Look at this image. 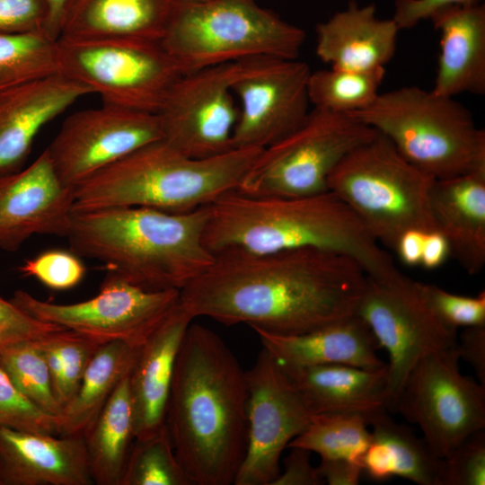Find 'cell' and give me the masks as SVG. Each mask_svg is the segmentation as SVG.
Listing matches in <instances>:
<instances>
[{"label": "cell", "instance_id": "cell-14", "mask_svg": "<svg viewBox=\"0 0 485 485\" xmlns=\"http://www.w3.org/2000/svg\"><path fill=\"white\" fill-rule=\"evenodd\" d=\"M259 58L181 75L156 113L163 139L195 158L213 157L232 150L239 115L233 84Z\"/></svg>", "mask_w": 485, "mask_h": 485}, {"label": "cell", "instance_id": "cell-49", "mask_svg": "<svg viewBox=\"0 0 485 485\" xmlns=\"http://www.w3.org/2000/svg\"><path fill=\"white\" fill-rule=\"evenodd\" d=\"M47 8L45 33L53 40H58L60 22L68 0H44Z\"/></svg>", "mask_w": 485, "mask_h": 485}, {"label": "cell", "instance_id": "cell-2", "mask_svg": "<svg viewBox=\"0 0 485 485\" xmlns=\"http://www.w3.org/2000/svg\"><path fill=\"white\" fill-rule=\"evenodd\" d=\"M165 424L191 485L234 484L247 443V386L224 340L190 323L177 355Z\"/></svg>", "mask_w": 485, "mask_h": 485}, {"label": "cell", "instance_id": "cell-34", "mask_svg": "<svg viewBox=\"0 0 485 485\" xmlns=\"http://www.w3.org/2000/svg\"><path fill=\"white\" fill-rule=\"evenodd\" d=\"M0 369L31 404L56 419L59 417L62 408L54 395L48 366L39 340L15 343L1 349Z\"/></svg>", "mask_w": 485, "mask_h": 485}, {"label": "cell", "instance_id": "cell-37", "mask_svg": "<svg viewBox=\"0 0 485 485\" xmlns=\"http://www.w3.org/2000/svg\"><path fill=\"white\" fill-rule=\"evenodd\" d=\"M485 484V429L468 436L441 458L438 485Z\"/></svg>", "mask_w": 485, "mask_h": 485}, {"label": "cell", "instance_id": "cell-9", "mask_svg": "<svg viewBox=\"0 0 485 485\" xmlns=\"http://www.w3.org/2000/svg\"><path fill=\"white\" fill-rule=\"evenodd\" d=\"M377 133L351 114L313 108L294 131L260 152L236 190L255 197L325 192L336 166Z\"/></svg>", "mask_w": 485, "mask_h": 485}, {"label": "cell", "instance_id": "cell-46", "mask_svg": "<svg viewBox=\"0 0 485 485\" xmlns=\"http://www.w3.org/2000/svg\"><path fill=\"white\" fill-rule=\"evenodd\" d=\"M317 469L329 485H357L363 474L361 463L347 458L321 459Z\"/></svg>", "mask_w": 485, "mask_h": 485}, {"label": "cell", "instance_id": "cell-18", "mask_svg": "<svg viewBox=\"0 0 485 485\" xmlns=\"http://www.w3.org/2000/svg\"><path fill=\"white\" fill-rule=\"evenodd\" d=\"M74 200L46 149L30 165L0 175V249L16 251L35 234L66 237Z\"/></svg>", "mask_w": 485, "mask_h": 485}, {"label": "cell", "instance_id": "cell-10", "mask_svg": "<svg viewBox=\"0 0 485 485\" xmlns=\"http://www.w3.org/2000/svg\"><path fill=\"white\" fill-rule=\"evenodd\" d=\"M57 71L102 103L152 113L182 75L160 41L135 39L59 38Z\"/></svg>", "mask_w": 485, "mask_h": 485}, {"label": "cell", "instance_id": "cell-6", "mask_svg": "<svg viewBox=\"0 0 485 485\" xmlns=\"http://www.w3.org/2000/svg\"><path fill=\"white\" fill-rule=\"evenodd\" d=\"M351 115L435 180L485 168V131L454 97L402 86L380 93L371 106Z\"/></svg>", "mask_w": 485, "mask_h": 485}, {"label": "cell", "instance_id": "cell-28", "mask_svg": "<svg viewBox=\"0 0 485 485\" xmlns=\"http://www.w3.org/2000/svg\"><path fill=\"white\" fill-rule=\"evenodd\" d=\"M129 375L125 377L83 435L93 483L121 485L136 440Z\"/></svg>", "mask_w": 485, "mask_h": 485}, {"label": "cell", "instance_id": "cell-47", "mask_svg": "<svg viewBox=\"0 0 485 485\" xmlns=\"http://www.w3.org/2000/svg\"><path fill=\"white\" fill-rule=\"evenodd\" d=\"M450 255L445 238L437 231L425 234L420 264L433 269L442 265Z\"/></svg>", "mask_w": 485, "mask_h": 485}, {"label": "cell", "instance_id": "cell-12", "mask_svg": "<svg viewBox=\"0 0 485 485\" xmlns=\"http://www.w3.org/2000/svg\"><path fill=\"white\" fill-rule=\"evenodd\" d=\"M460 360L455 346L424 356L407 376L394 407L393 412L419 426L439 458L485 429V385L463 375Z\"/></svg>", "mask_w": 485, "mask_h": 485}, {"label": "cell", "instance_id": "cell-5", "mask_svg": "<svg viewBox=\"0 0 485 485\" xmlns=\"http://www.w3.org/2000/svg\"><path fill=\"white\" fill-rule=\"evenodd\" d=\"M261 150L235 147L213 157L195 158L162 138L75 187L73 211L143 207L178 213L207 206L238 189Z\"/></svg>", "mask_w": 485, "mask_h": 485}, {"label": "cell", "instance_id": "cell-15", "mask_svg": "<svg viewBox=\"0 0 485 485\" xmlns=\"http://www.w3.org/2000/svg\"><path fill=\"white\" fill-rule=\"evenodd\" d=\"M245 378L247 443L234 484L271 485L280 472L283 451L307 428L313 413L265 348Z\"/></svg>", "mask_w": 485, "mask_h": 485}, {"label": "cell", "instance_id": "cell-11", "mask_svg": "<svg viewBox=\"0 0 485 485\" xmlns=\"http://www.w3.org/2000/svg\"><path fill=\"white\" fill-rule=\"evenodd\" d=\"M356 313L388 354L386 404L393 412L414 366L426 355L455 346L457 330L443 323L426 303L419 282L400 270L384 278L367 276Z\"/></svg>", "mask_w": 485, "mask_h": 485}, {"label": "cell", "instance_id": "cell-29", "mask_svg": "<svg viewBox=\"0 0 485 485\" xmlns=\"http://www.w3.org/2000/svg\"><path fill=\"white\" fill-rule=\"evenodd\" d=\"M139 348L119 340L99 346L76 392L57 419L58 435H84L119 383L129 375Z\"/></svg>", "mask_w": 485, "mask_h": 485}, {"label": "cell", "instance_id": "cell-21", "mask_svg": "<svg viewBox=\"0 0 485 485\" xmlns=\"http://www.w3.org/2000/svg\"><path fill=\"white\" fill-rule=\"evenodd\" d=\"M193 319L179 300L139 348L128 377L136 439L165 425L177 355Z\"/></svg>", "mask_w": 485, "mask_h": 485}, {"label": "cell", "instance_id": "cell-3", "mask_svg": "<svg viewBox=\"0 0 485 485\" xmlns=\"http://www.w3.org/2000/svg\"><path fill=\"white\" fill-rule=\"evenodd\" d=\"M203 240L213 253L319 248L356 260L368 277L395 273L390 255L334 193L255 197L227 192L208 206Z\"/></svg>", "mask_w": 485, "mask_h": 485}, {"label": "cell", "instance_id": "cell-20", "mask_svg": "<svg viewBox=\"0 0 485 485\" xmlns=\"http://www.w3.org/2000/svg\"><path fill=\"white\" fill-rule=\"evenodd\" d=\"M83 436L0 428V485H92Z\"/></svg>", "mask_w": 485, "mask_h": 485}, {"label": "cell", "instance_id": "cell-38", "mask_svg": "<svg viewBox=\"0 0 485 485\" xmlns=\"http://www.w3.org/2000/svg\"><path fill=\"white\" fill-rule=\"evenodd\" d=\"M419 288L429 308L448 327L457 330L485 325L484 291L475 296H467L420 282Z\"/></svg>", "mask_w": 485, "mask_h": 485}, {"label": "cell", "instance_id": "cell-26", "mask_svg": "<svg viewBox=\"0 0 485 485\" xmlns=\"http://www.w3.org/2000/svg\"><path fill=\"white\" fill-rule=\"evenodd\" d=\"M181 2L68 0L61 17L59 38L161 41Z\"/></svg>", "mask_w": 485, "mask_h": 485}, {"label": "cell", "instance_id": "cell-42", "mask_svg": "<svg viewBox=\"0 0 485 485\" xmlns=\"http://www.w3.org/2000/svg\"><path fill=\"white\" fill-rule=\"evenodd\" d=\"M44 0H0V32L44 31Z\"/></svg>", "mask_w": 485, "mask_h": 485}, {"label": "cell", "instance_id": "cell-48", "mask_svg": "<svg viewBox=\"0 0 485 485\" xmlns=\"http://www.w3.org/2000/svg\"><path fill=\"white\" fill-rule=\"evenodd\" d=\"M425 234L419 230H409L401 235L394 251L404 264H420Z\"/></svg>", "mask_w": 485, "mask_h": 485}, {"label": "cell", "instance_id": "cell-17", "mask_svg": "<svg viewBox=\"0 0 485 485\" xmlns=\"http://www.w3.org/2000/svg\"><path fill=\"white\" fill-rule=\"evenodd\" d=\"M311 68L295 59L259 58L233 84L239 101L234 148L263 149L307 117Z\"/></svg>", "mask_w": 485, "mask_h": 485}, {"label": "cell", "instance_id": "cell-7", "mask_svg": "<svg viewBox=\"0 0 485 485\" xmlns=\"http://www.w3.org/2000/svg\"><path fill=\"white\" fill-rule=\"evenodd\" d=\"M301 28L256 0H182L161 45L184 75L255 57L295 59Z\"/></svg>", "mask_w": 485, "mask_h": 485}, {"label": "cell", "instance_id": "cell-1", "mask_svg": "<svg viewBox=\"0 0 485 485\" xmlns=\"http://www.w3.org/2000/svg\"><path fill=\"white\" fill-rule=\"evenodd\" d=\"M366 281L356 260L332 251H225L180 290V303L193 318L294 335L356 314Z\"/></svg>", "mask_w": 485, "mask_h": 485}, {"label": "cell", "instance_id": "cell-4", "mask_svg": "<svg viewBox=\"0 0 485 485\" xmlns=\"http://www.w3.org/2000/svg\"><path fill=\"white\" fill-rule=\"evenodd\" d=\"M207 206L178 213L143 207L75 211L66 237L77 255L135 286L181 290L214 260L203 240Z\"/></svg>", "mask_w": 485, "mask_h": 485}, {"label": "cell", "instance_id": "cell-40", "mask_svg": "<svg viewBox=\"0 0 485 485\" xmlns=\"http://www.w3.org/2000/svg\"><path fill=\"white\" fill-rule=\"evenodd\" d=\"M58 435L57 419L44 413L15 388L0 369V428Z\"/></svg>", "mask_w": 485, "mask_h": 485}, {"label": "cell", "instance_id": "cell-23", "mask_svg": "<svg viewBox=\"0 0 485 485\" xmlns=\"http://www.w3.org/2000/svg\"><path fill=\"white\" fill-rule=\"evenodd\" d=\"M399 31L392 18H378L374 4L350 0L345 9L316 25L315 52L334 68L384 67L395 55Z\"/></svg>", "mask_w": 485, "mask_h": 485}, {"label": "cell", "instance_id": "cell-13", "mask_svg": "<svg viewBox=\"0 0 485 485\" xmlns=\"http://www.w3.org/2000/svg\"><path fill=\"white\" fill-rule=\"evenodd\" d=\"M10 300L38 320L101 344L119 340L141 347L178 304L180 290H147L108 273L99 293L82 302L51 303L24 290Z\"/></svg>", "mask_w": 485, "mask_h": 485}, {"label": "cell", "instance_id": "cell-32", "mask_svg": "<svg viewBox=\"0 0 485 485\" xmlns=\"http://www.w3.org/2000/svg\"><path fill=\"white\" fill-rule=\"evenodd\" d=\"M57 71V40L44 31L0 32V93Z\"/></svg>", "mask_w": 485, "mask_h": 485}, {"label": "cell", "instance_id": "cell-43", "mask_svg": "<svg viewBox=\"0 0 485 485\" xmlns=\"http://www.w3.org/2000/svg\"><path fill=\"white\" fill-rule=\"evenodd\" d=\"M483 0H394L392 17L399 30L415 27L428 20L436 11L448 6H469L482 4Z\"/></svg>", "mask_w": 485, "mask_h": 485}, {"label": "cell", "instance_id": "cell-19", "mask_svg": "<svg viewBox=\"0 0 485 485\" xmlns=\"http://www.w3.org/2000/svg\"><path fill=\"white\" fill-rule=\"evenodd\" d=\"M91 93L59 73L0 93V175L22 169L40 131Z\"/></svg>", "mask_w": 485, "mask_h": 485}, {"label": "cell", "instance_id": "cell-8", "mask_svg": "<svg viewBox=\"0 0 485 485\" xmlns=\"http://www.w3.org/2000/svg\"><path fill=\"white\" fill-rule=\"evenodd\" d=\"M434 181L377 133L336 166L328 190L351 209L380 245L395 251L406 231H436L430 212Z\"/></svg>", "mask_w": 485, "mask_h": 485}, {"label": "cell", "instance_id": "cell-45", "mask_svg": "<svg viewBox=\"0 0 485 485\" xmlns=\"http://www.w3.org/2000/svg\"><path fill=\"white\" fill-rule=\"evenodd\" d=\"M463 329L455 345L459 357L472 367L479 382L485 385V325Z\"/></svg>", "mask_w": 485, "mask_h": 485}, {"label": "cell", "instance_id": "cell-30", "mask_svg": "<svg viewBox=\"0 0 485 485\" xmlns=\"http://www.w3.org/2000/svg\"><path fill=\"white\" fill-rule=\"evenodd\" d=\"M371 438L386 448L393 476L419 485H438L441 458L423 438L383 411L368 421Z\"/></svg>", "mask_w": 485, "mask_h": 485}, {"label": "cell", "instance_id": "cell-33", "mask_svg": "<svg viewBox=\"0 0 485 485\" xmlns=\"http://www.w3.org/2000/svg\"><path fill=\"white\" fill-rule=\"evenodd\" d=\"M371 441L366 419L359 414L322 413L313 416L307 428L287 447L316 453L321 459L347 458L359 461Z\"/></svg>", "mask_w": 485, "mask_h": 485}, {"label": "cell", "instance_id": "cell-31", "mask_svg": "<svg viewBox=\"0 0 485 485\" xmlns=\"http://www.w3.org/2000/svg\"><path fill=\"white\" fill-rule=\"evenodd\" d=\"M384 67L347 70L331 67L311 72L308 97L313 108L351 114L371 106L378 95Z\"/></svg>", "mask_w": 485, "mask_h": 485}, {"label": "cell", "instance_id": "cell-36", "mask_svg": "<svg viewBox=\"0 0 485 485\" xmlns=\"http://www.w3.org/2000/svg\"><path fill=\"white\" fill-rule=\"evenodd\" d=\"M121 485H191L173 448L166 424L136 439Z\"/></svg>", "mask_w": 485, "mask_h": 485}, {"label": "cell", "instance_id": "cell-27", "mask_svg": "<svg viewBox=\"0 0 485 485\" xmlns=\"http://www.w3.org/2000/svg\"><path fill=\"white\" fill-rule=\"evenodd\" d=\"M280 366L313 415L359 414L368 422L388 411L387 365L374 370L341 364Z\"/></svg>", "mask_w": 485, "mask_h": 485}, {"label": "cell", "instance_id": "cell-41", "mask_svg": "<svg viewBox=\"0 0 485 485\" xmlns=\"http://www.w3.org/2000/svg\"><path fill=\"white\" fill-rule=\"evenodd\" d=\"M61 328L34 318L0 296V350L15 343L40 340Z\"/></svg>", "mask_w": 485, "mask_h": 485}, {"label": "cell", "instance_id": "cell-25", "mask_svg": "<svg viewBox=\"0 0 485 485\" xmlns=\"http://www.w3.org/2000/svg\"><path fill=\"white\" fill-rule=\"evenodd\" d=\"M440 33L435 84L431 91L454 97L485 93V4L448 6L429 19Z\"/></svg>", "mask_w": 485, "mask_h": 485}, {"label": "cell", "instance_id": "cell-44", "mask_svg": "<svg viewBox=\"0 0 485 485\" xmlns=\"http://www.w3.org/2000/svg\"><path fill=\"white\" fill-rule=\"evenodd\" d=\"M290 453L283 460V469L271 485H321L323 484L317 467L311 462V452L299 447H289Z\"/></svg>", "mask_w": 485, "mask_h": 485}, {"label": "cell", "instance_id": "cell-24", "mask_svg": "<svg viewBox=\"0 0 485 485\" xmlns=\"http://www.w3.org/2000/svg\"><path fill=\"white\" fill-rule=\"evenodd\" d=\"M435 230L470 275L485 265V168L435 180L430 193Z\"/></svg>", "mask_w": 485, "mask_h": 485}, {"label": "cell", "instance_id": "cell-35", "mask_svg": "<svg viewBox=\"0 0 485 485\" xmlns=\"http://www.w3.org/2000/svg\"><path fill=\"white\" fill-rule=\"evenodd\" d=\"M39 344L48 366L54 395L63 409L76 392L101 343L61 328L39 340Z\"/></svg>", "mask_w": 485, "mask_h": 485}, {"label": "cell", "instance_id": "cell-16", "mask_svg": "<svg viewBox=\"0 0 485 485\" xmlns=\"http://www.w3.org/2000/svg\"><path fill=\"white\" fill-rule=\"evenodd\" d=\"M162 138L156 113L102 103L69 115L46 151L60 180L75 189L100 170Z\"/></svg>", "mask_w": 485, "mask_h": 485}, {"label": "cell", "instance_id": "cell-22", "mask_svg": "<svg viewBox=\"0 0 485 485\" xmlns=\"http://www.w3.org/2000/svg\"><path fill=\"white\" fill-rule=\"evenodd\" d=\"M251 329L282 366L341 364L374 370L386 365L378 357L381 348L373 332L357 313L300 334Z\"/></svg>", "mask_w": 485, "mask_h": 485}, {"label": "cell", "instance_id": "cell-39", "mask_svg": "<svg viewBox=\"0 0 485 485\" xmlns=\"http://www.w3.org/2000/svg\"><path fill=\"white\" fill-rule=\"evenodd\" d=\"M19 270L50 289L67 290L83 280L86 269L73 251L52 249L27 260Z\"/></svg>", "mask_w": 485, "mask_h": 485}]
</instances>
